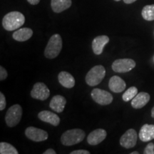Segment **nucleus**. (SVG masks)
<instances>
[{"instance_id":"nucleus-1","label":"nucleus","mask_w":154,"mask_h":154,"mask_svg":"<svg viewBox=\"0 0 154 154\" xmlns=\"http://www.w3.org/2000/svg\"><path fill=\"white\" fill-rule=\"evenodd\" d=\"M25 22V17L19 11H11L4 17L2 26L7 31H14L19 29Z\"/></svg>"},{"instance_id":"nucleus-2","label":"nucleus","mask_w":154,"mask_h":154,"mask_svg":"<svg viewBox=\"0 0 154 154\" xmlns=\"http://www.w3.org/2000/svg\"><path fill=\"white\" fill-rule=\"evenodd\" d=\"M62 49V39L59 34H56L49 38L44 50V56L47 59H54L59 54Z\"/></svg>"},{"instance_id":"nucleus-3","label":"nucleus","mask_w":154,"mask_h":154,"mask_svg":"<svg viewBox=\"0 0 154 154\" xmlns=\"http://www.w3.org/2000/svg\"><path fill=\"white\" fill-rule=\"evenodd\" d=\"M86 134L84 131L79 128H74L66 131L61 135V141L63 145L70 146L79 143L85 138Z\"/></svg>"},{"instance_id":"nucleus-4","label":"nucleus","mask_w":154,"mask_h":154,"mask_svg":"<svg viewBox=\"0 0 154 154\" xmlns=\"http://www.w3.org/2000/svg\"><path fill=\"white\" fill-rule=\"evenodd\" d=\"M106 75L105 68L101 65L94 66L86 76V82L88 86H95L102 82Z\"/></svg>"},{"instance_id":"nucleus-5","label":"nucleus","mask_w":154,"mask_h":154,"mask_svg":"<svg viewBox=\"0 0 154 154\" xmlns=\"http://www.w3.org/2000/svg\"><path fill=\"white\" fill-rule=\"evenodd\" d=\"M22 116V108L20 105L14 104L7 110L5 116L6 124L9 127H14L20 122Z\"/></svg>"},{"instance_id":"nucleus-6","label":"nucleus","mask_w":154,"mask_h":154,"mask_svg":"<svg viewBox=\"0 0 154 154\" xmlns=\"http://www.w3.org/2000/svg\"><path fill=\"white\" fill-rule=\"evenodd\" d=\"M136 66V62L131 59H116L112 63L113 72L118 73H126L131 71Z\"/></svg>"},{"instance_id":"nucleus-7","label":"nucleus","mask_w":154,"mask_h":154,"mask_svg":"<svg viewBox=\"0 0 154 154\" xmlns=\"http://www.w3.org/2000/svg\"><path fill=\"white\" fill-rule=\"evenodd\" d=\"M91 96L94 101L102 106L109 105L113 101L112 95L107 91L100 88H94L92 90Z\"/></svg>"},{"instance_id":"nucleus-8","label":"nucleus","mask_w":154,"mask_h":154,"mask_svg":"<svg viewBox=\"0 0 154 154\" xmlns=\"http://www.w3.org/2000/svg\"><path fill=\"white\" fill-rule=\"evenodd\" d=\"M50 95V91L46 84L42 82H37L34 84L31 91V96L33 99L45 101Z\"/></svg>"},{"instance_id":"nucleus-9","label":"nucleus","mask_w":154,"mask_h":154,"mask_svg":"<svg viewBox=\"0 0 154 154\" xmlns=\"http://www.w3.org/2000/svg\"><path fill=\"white\" fill-rule=\"evenodd\" d=\"M138 134L133 128L128 129L121 136L120 138V144L125 149H129L134 147L137 142Z\"/></svg>"},{"instance_id":"nucleus-10","label":"nucleus","mask_w":154,"mask_h":154,"mask_svg":"<svg viewBox=\"0 0 154 154\" xmlns=\"http://www.w3.org/2000/svg\"><path fill=\"white\" fill-rule=\"evenodd\" d=\"M25 135L29 139L36 142L44 141L49 137V134L47 131L33 126H29L26 128Z\"/></svg>"},{"instance_id":"nucleus-11","label":"nucleus","mask_w":154,"mask_h":154,"mask_svg":"<svg viewBox=\"0 0 154 154\" xmlns=\"http://www.w3.org/2000/svg\"><path fill=\"white\" fill-rule=\"evenodd\" d=\"M106 131L104 129L99 128L96 129L88 134L87 138V142L91 146H96L101 143L106 137Z\"/></svg>"},{"instance_id":"nucleus-12","label":"nucleus","mask_w":154,"mask_h":154,"mask_svg":"<svg viewBox=\"0 0 154 154\" xmlns=\"http://www.w3.org/2000/svg\"><path fill=\"white\" fill-rule=\"evenodd\" d=\"M109 42V37L106 35L96 36L92 42V49L96 55L101 54L103 48Z\"/></svg>"},{"instance_id":"nucleus-13","label":"nucleus","mask_w":154,"mask_h":154,"mask_svg":"<svg viewBox=\"0 0 154 154\" xmlns=\"http://www.w3.org/2000/svg\"><path fill=\"white\" fill-rule=\"evenodd\" d=\"M150 99H151V96L146 92L138 93L137 95L131 100L132 107L136 109H141L149 103Z\"/></svg>"},{"instance_id":"nucleus-14","label":"nucleus","mask_w":154,"mask_h":154,"mask_svg":"<svg viewBox=\"0 0 154 154\" xmlns=\"http://www.w3.org/2000/svg\"><path fill=\"white\" fill-rule=\"evenodd\" d=\"M38 117L44 122L49 123L54 126H57L60 123V118L54 113L49 111H42L38 113Z\"/></svg>"},{"instance_id":"nucleus-15","label":"nucleus","mask_w":154,"mask_h":154,"mask_svg":"<svg viewBox=\"0 0 154 154\" xmlns=\"http://www.w3.org/2000/svg\"><path fill=\"white\" fill-rule=\"evenodd\" d=\"M109 87L110 90L114 93H121L125 90L126 87V84L121 77L113 76L109 80Z\"/></svg>"},{"instance_id":"nucleus-16","label":"nucleus","mask_w":154,"mask_h":154,"mask_svg":"<svg viewBox=\"0 0 154 154\" xmlns=\"http://www.w3.org/2000/svg\"><path fill=\"white\" fill-rule=\"evenodd\" d=\"M138 137L143 142H147L154 139V125L144 124L140 128Z\"/></svg>"},{"instance_id":"nucleus-17","label":"nucleus","mask_w":154,"mask_h":154,"mask_svg":"<svg viewBox=\"0 0 154 154\" xmlns=\"http://www.w3.org/2000/svg\"><path fill=\"white\" fill-rule=\"evenodd\" d=\"M66 103V100L61 95H56L51 99L50 101L49 106L53 111L57 113L63 112Z\"/></svg>"},{"instance_id":"nucleus-18","label":"nucleus","mask_w":154,"mask_h":154,"mask_svg":"<svg viewBox=\"0 0 154 154\" xmlns=\"http://www.w3.org/2000/svg\"><path fill=\"white\" fill-rule=\"evenodd\" d=\"M58 79L63 87L72 88L75 86V79L70 73L67 72H61L59 74Z\"/></svg>"},{"instance_id":"nucleus-19","label":"nucleus","mask_w":154,"mask_h":154,"mask_svg":"<svg viewBox=\"0 0 154 154\" xmlns=\"http://www.w3.org/2000/svg\"><path fill=\"white\" fill-rule=\"evenodd\" d=\"M33 35V31L30 28H21L13 33V38L17 42H26Z\"/></svg>"},{"instance_id":"nucleus-20","label":"nucleus","mask_w":154,"mask_h":154,"mask_svg":"<svg viewBox=\"0 0 154 154\" xmlns=\"http://www.w3.org/2000/svg\"><path fill=\"white\" fill-rule=\"evenodd\" d=\"M72 0H51V7L55 13H61L72 6Z\"/></svg>"},{"instance_id":"nucleus-21","label":"nucleus","mask_w":154,"mask_h":154,"mask_svg":"<svg viewBox=\"0 0 154 154\" xmlns=\"http://www.w3.org/2000/svg\"><path fill=\"white\" fill-rule=\"evenodd\" d=\"M143 18L146 21L154 20V5H146L143 7L141 11Z\"/></svg>"},{"instance_id":"nucleus-22","label":"nucleus","mask_w":154,"mask_h":154,"mask_svg":"<svg viewBox=\"0 0 154 154\" xmlns=\"http://www.w3.org/2000/svg\"><path fill=\"white\" fill-rule=\"evenodd\" d=\"M0 153L1 154H18L19 152L11 144L1 142L0 143Z\"/></svg>"},{"instance_id":"nucleus-23","label":"nucleus","mask_w":154,"mask_h":154,"mask_svg":"<svg viewBox=\"0 0 154 154\" xmlns=\"http://www.w3.org/2000/svg\"><path fill=\"white\" fill-rule=\"evenodd\" d=\"M138 94V88L135 86H131L129 88L125 91V93L123 94L122 99L124 101H129L132 100Z\"/></svg>"},{"instance_id":"nucleus-24","label":"nucleus","mask_w":154,"mask_h":154,"mask_svg":"<svg viewBox=\"0 0 154 154\" xmlns=\"http://www.w3.org/2000/svg\"><path fill=\"white\" fill-rule=\"evenodd\" d=\"M7 106L6 98L2 92H0V111H3Z\"/></svg>"},{"instance_id":"nucleus-25","label":"nucleus","mask_w":154,"mask_h":154,"mask_svg":"<svg viewBox=\"0 0 154 154\" xmlns=\"http://www.w3.org/2000/svg\"><path fill=\"white\" fill-rule=\"evenodd\" d=\"M144 154H154V143H149L144 149Z\"/></svg>"},{"instance_id":"nucleus-26","label":"nucleus","mask_w":154,"mask_h":154,"mask_svg":"<svg viewBox=\"0 0 154 154\" xmlns=\"http://www.w3.org/2000/svg\"><path fill=\"white\" fill-rule=\"evenodd\" d=\"M7 76H8V73L7 70L3 66H0V80L4 81L6 79Z\"/></svg>"},{"instance_id":"nucleus-27","label":"nucleus","mask_w":154,"mask_h":154,"mask_svg":"<svg viewBox=\"0 0 154 154\" xmlns=\"http://www.w3.org/2000/svg\"><path fill=\"white\" fill-rule=\"evenodd\" d=\"M90 152L86 150H76V151H72L70 154H89Z\"/></svg>"},{"instance_id":"nucleus-28","label":"nucleus","mask_w":154,"mask_h":154,"mask_svg":"<svg viewBox=\"0 0 154 154\" xmlns=\"http://www.w3.org/2000/svg\"><path fill=\"white\" fill-rule=\"evenodd\" d=\"M44 154H56V151L52 149H49L44 152Z\"/></svg>"},{"instance_id":"nucleus-29","label":"nucleus","mask_w":154,"mask_h":154,"mask_svg":"<svg viewBox=\"0 0 154 154\" xmlns=\"http://www.w3.org/2000/svg\"><path fill=\"white\" fill-rule=\"evenodd\" d=\"M27 2L32 5H36L39 3L40 0H27Z\"/></svg>"},{"instance_id":"nucleus-30","label":"nucleus","mask_w":154,"mask_h":154,"mask_svg":"<svg viewBox=\"0 0 154 154\" xmlns=\"http://www.w3.org/2000/svg\"><path fill=\"white\" fill-rule=\"evenodd\" d=\"M136 0H124V3L128 4V5H129V4L134 3V2H136Z\"/></svg>"},{"instance_id":"nucleus-31","label":"nucleus","mask_w":154,"mask_h":154,"mask_svg":"<svg viewBox=\"0 0 154 154\" xmlns=\"http://www.w3.org/2000/svg\"><path fill=\"white\" fill-rule=\"evenodd\" d=\"M151 116L153 117V118H154V106H153V109H152V110H151Z\"/></svg>"},{"instance_id":"nucleus-32","label":"nucleus","mask_w":154,"mask_h":154,"mask_svg":"<svg viewBox=\"0 0 154 154\" xmlns=\"http://www.w3.org/2000/svg\"><path fill=\"white\" fill-rule=\"evenodd\" d=\"M139 153H138V151H134V152H132V153H131V154H138Z\"/></svg>"},{"instance_id":"nucleus-33","label":"nucleus","mask_w":154,"mask_h":154,"mask_svg":"<svg viewBox=\"0 0 154 154\" xmlns=\"http://www.w3.org/2000/svg\"><path fill=\"white\" fill-rule=\"evenodd\" d=\"M114 1H116V2H119V1H121V0H114Z\"/></svg>"}]
</instances>
